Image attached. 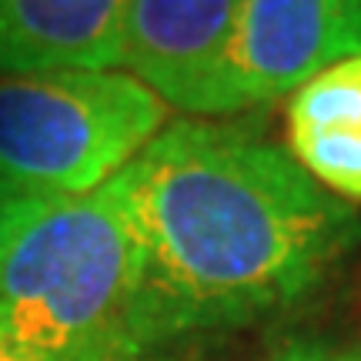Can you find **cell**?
I'll return each mask as SVG.
<instances>
[{"label": "cell", "mask_w": 361, "mask_h": 361, "mask_svg": "<svg viewBox=\"0 0 361 361\" xmlns=\"http://www.w3.org/2000/svg\"><path fill=\"white\" fill-rule=\"evenodd\" d=\"M111 188L137 245L144 351L295 305L361 234L338 194L238 124L174 121Z\"/></svg>", "instance_id": "cell-1"}, {"label": "cell", "mask_w": 361, "mask_h": 361, "mask_svg": "<svg viewBox=\"0 0 361 361\" xmlns=\"http://www.w3.org/2000/svg\"><path fill=\"white\" fill-rule=\"evenodd\" d=\"M0 348L20 361H134L137 245L111 180L51 197L0 261Z\"/></svg>", "instance_id": "cell-2"}, {"label": "cell", "mask_w": 361, "mask_h": 361, "mask_svg": "<svg viewBox=\"0 0 361 361\" xmlns=\"http://www.w3.org/2000/svg\"><path fill=\"white\" fill-rule=\"evenodd\" d=\"M168 117V104L128 71L0 74V184L34 197L90 194Z\"/></svg>", "instance_id": "cell-3"}, {"label": "cell", "mask_w": 361, "mask_h": 361, "mask_svg": "<svg viewBox=\"0 0 361 361\" xmlns=\"http://www.w3.org/2000/svg\"><path fill=\"white\" fill-rule=\"evenodd\" d=\"M348 57H361V0H241L224 61V114L295 94Z\"/></svg>", "instance_id": "cell-4"}, {"label": "cell", "mask_w": 361, "mask_h": 361, "mask_svg": "<svg viewBox=\"0 0 361 361\" xmlns=\"http://www.w3.org/2000/svg\"><path fill=\"white\" fill-rule=\"evenodd\" d=\"M241 0H128L121 67L184 114H224V61Z\"/></svg>", "instance_id": "cell-5"}, {"label": "cell", "mask_w": 361, "mask_h": 361, "mask_svg": "<svg viewBox=\"0 0 361 361\" xmlns=\"http://www.w3.org/2000/svg\"><path fill=\"white\" fill-rule=\"evenodd\" d=\"M128 0H0V74L117 71Z\"/></svg>", "instance_id": "cell-6"}, {"label": "cell", "mask_w": 361, "mask_h": 361, "mask_svg": "<svg viewBox=\"0 0 361 361\" xmlns=\"http://www.w3.org/2000/svg\"><path fill=\"white\" fill-rule=\"evenodd\" d=\"M288 147L322 188L361 201V57L338 61L291 94Z\"/></svg>", "instance_id": "cell-7"}, {"label": "cell", "mask_w": 361, "mask_h": 361, "mask_svg": "<svg viewBox=\"0 0 361 361\" xmlns=\"http://www.w3.org/2000/svg\"><path fill=\"white\" fill-rule=\"evenodd\" d=\"M51 197H34V194L13 191L7 184H0V261L7 255V247L13 245V238L27 228V221L37 214L40 207Z\"/></svg>", "instance_id": "cell-8"}, {"label": "cell", "mask_w": 361, "mask_h": 361, "mask_svg": "<svg viewBox=\"0 0 361 361\" xmlns=\"http://www.w3.org/2000/svg\"><path fill=\"white\" fill-rule=\"evenodd\" d=\"M274 361H361V358H351V355H341V351L322 348V345H291V348H284Z\"/></svg>", "instance_id": "cell-9"}, {"label": "cell", "mask_w": 361, "mask_h": 361, "mask_svg": "<svg viewBox=\"0 0 361 361\" xmlns=\"http://www.w3.org/2000/svg\"><path fill=\"white\" fill-rule=\"evenodd\" d=\"M0 361H20V358H17V355H11L7 348H0Z\"/></svg>", "instance_id": "cell-10"}]
</instances>
